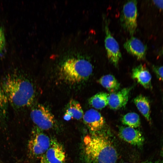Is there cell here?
<instances>
[{
  "instance_id": "obj_1",
  "label": "cell",
  "mask_w": 163,
  "mask_h": 163,
  "mask_svg": "<svg viewBox=\"0 0 163 163\" xmlns=\"http://www.w3.org/2000/svg\"><path fill=\"white\" fill-rule=\"evenodd\" d=\"M9 104L15 109L30 106L35 97L32 84L21 74L13 72L3 79L1 86Z\"/></svg>"
},
{
  "instance_id": "obj_2",
  "label": "cell",
  "mask_w": 163,
  "mask_h": 163,
  "mask_svg": "<svg viewBox=\"0 0 163 163\" xmlns=\"http://www.w3.org/2000/svg\"><path fill=\"white\" fill-rule=\"evenodd\" d=\"M85 154L93 163H116L118 157L116 150L106 136L94 133L87 135L84 139Z\"/></svg>"
},
{
  "instance_id": "obj_3",
  "label": "cell",
  "mask_w": 163,
  "mask_h": 163,
  "mask_svg": "<svg viewBox=\"0 0 163 163\" xmlns=\"http://www.w3.org/2000/svg\"><path fill=\"white\" fill-rule=\"evenodd\" d=\"M92 71V65L88 60L83 58H71L64 62L60 73L64 81L73 84L87 80Z\"/></svg>"
},
{
  "instance_id": "obj_4",
  "label": "cell",
  "mask_w": 163,
  "mask_h": 163,
  "mask_svg": "<svg viewBox=\"0 0 163 163\" xmlns=\"http://www.w3.org/2000/svg\"><path fill=\"white\" fill-rule=\"evenodd\" d=\"M51 139L44 133L37 129H34L29 140L27 148L31 158H41L50 146Z\"/></svg>"
},
{
  "instance_id": "obj_5",
  "label": "cell",
  "mask_w": 163,
  "mask_h": 163,
  "mask_svg": "<svg viewBox=\"0 0 163 163\" xmlns=\"http://www.w3.org/2000/svg\"><path fill=\"white\" fill-rule=\"evenodd\" d=\"M30 117L33 123L41 130L51 129L56 123L53 114L48 109L41 104H38L33 108Z\"/></svg>"
},
{
  "instance_id": "obj_6",
  "label": "cell",
  "mask_w": 163,
  "mask_h": 163,
  "mask_svg": "<svg viewBox=\"0 0 163 163\" xmlns=\"http://www.w3.org/2000/svg\"><path fill=\"white\" fill-rule=\"evenodd\" d=\"M136 1H128L123 5L121 22L123 28L130 35L135 33L137 27V9Z\"/></svg>"
},
{
  "instance_id": "obj_7",
  "label": "cell",
  "mask_w": 163,
  "mask_h": 163,
  "mask_svg": "<svg viewBox=\"0 0 163 163\" xmlns=\"http://www.w3.org/2000/svg\"><path fill=\"white\" fill-rule=\"evenodd\" d=\"M104 30L105 46L107 57L109 61L115 67H117L121 58V54L119 44L111 35L107 21H105Z\"/></svg>"
},
{
  "instance_id": "obj_8",
  "label": "cell",
  "mask_w": 163,
  "mask_h": 163,
  "mask_svg": "<svg viewBox=\"0 0 163 163\" xmlns=\"http://www.w3.org/2000/svg\"><path fill=\"white\" fill-rule=\"evenodd\" d=\"M83 118L85 123L93 133H95L101 130L105 123L104 119L101 113L94 109L87 111Z\"/></svg>"
},
{
  "instance_id": "obj_9",
  "label": "cell",
  "mask_w": 163,
  "mask_h": 163,
  "mask_svg": "<svg viewBox=\"0 0 163 163\" xmlns=\"http://www.w3.org/2000/svg\"><path fill=\"white\" fill-rule=\"evenodd\" d=\"M119 135L124 141L135 146L142 145L144 140V137L139 131L128 126L120 127Z\"/></svg>"
},
{
  "instance_id": "obj_10",
  "label": "cell",
  "mask_w": 163,
  "mask_h": 163,
  "mask_svg": "<svg viewBox=\"0 0 163 163\" xmlns=\"http://www.w3.org/2000/svg\"><path fill=\"white\" fill-rule=\"evenodd\" d=\"M50 163H65L66 155L62 146L55 139L51 140L50 147L45 154Z\"/></svg>"
},
{
  "instance_id": "obj_11",
  "label": "cell",
  "mask_w": 163,
  "mask_h": 163,
  "mask_svg": "<svg viewBox=\"0 0 163 163\" xmlns=\"http://www.w3.org/2000/svg\"><path fill=\"white\" fill-rule=\"evenodd\" d=\"M132 89L131 87L125 88L109 94L108 105L112 109L117 110L125 107Z\"/></svg>"
},
{
  "instance_id": "obj_12",
  "label": "cell",
  "mask_w": 163,
  "mask_h": 163,
  "mask_svg": "<svg viewBox=\"0 0 163 163\" xmlns=\"http://www.w3.org/2000/svg\"><path fill=\"white\" fill-rule=\"evenodd\" d=\"M123 46L128 53L135 57L137 59L141 60L145 58L146 47L138 39L131 37L124 43Z\"/></svg>"
},
{
  "instance_id": "obj_13",
  "label": "cell",
  "mask_w": 163,
  "mask_h": 163,
  "mask_svg": "<svg viewBox=\"0 0 163 163\" xmlns=\"http://www.w3.org/2000/svg\"><path fill=\"white\" fill-rule=\"evenodd\" d=\"M132 77L144 88L146 89L152 88L151 75L145 65L140 64L133 68Z\"/></svg>"
},
{
  "instance_id": "obj_14",
  "label": "cell",
  "mask_w": 163,
  "mask_h": 163,
  "mask_svg": "<svg viewBox=\"0 0 163 163\" xmlns=\"http://www.w3.org/2000/svg\"><path fill=\"white\" fill-rule=\"evenodd\" d=\"M84 115L83 111L80 104L74 99H71L68 103L64 116L65 120L68 121L71 119L79 120Z\"/></svg>"
},
{
  "instance_id": "obj_15",
  "label": "cell",
  "mask_w": 163,
  "mask_h": 163,
  "mask_svg": "<svg viewBox=\"0 0 163 163\" xmlns=\"http://www.w3.org/2000/svg\"><path fill=\"white\" fill-rule=\"evenodd\" d=\"M134 102L139 110L148 121L150 120V107L148 98L142 95L136 97L133 100Z\"/></svg>"
},
{
  "instance_id": "obj_16",
  "label": "cell",
  "mask_w": 163,
  "mask_h": 163,
  "mask_svg": "<svg viewBox=\"0 0 163 163\" xmlns=\"http://www.w3.org/2000/svg\"><path fill=\"white\" fill-rule=\"evenodd\" d=\"M98 82L111 93L117 91L120 87V83L112 75L102 76L98 80Z\"/></svg>"
},
{
  "instance_id": "obj_17",
  "label": "cell",
  "mask_w": 163,
  "mask_h": 163,
  "mask_svg": "<svg viewBox=\"0 0 163 163\" xmlns=\"http://www.w3.org/2000/svg\"><path fill=\"white\" fill-rule=\"evenodd\" d=\"M109 95L106 92L98 93L89 99V104L95 108L102 109L108 104Z\"/></svg>"
},
{
  "instance_id": "obj_18",
  "label": "cell",
  "mask_w": 163,
  "mask_h": 163,
  "mask_svg": "<svg viewBox=\"0 0 163 163\" xmlns=\"http://www.w3.org/2000/svg\"><path fill=\"white\" fill-rule=\"evenodd\" d=\"M121 121L123 124L134 128L139 127L140 125L139 115L134 112L129 113L125 114L122 118Z\"/></svg>"
},
{
  "instance_id": "obj_19",
  "label": "cell",
  "mask_w": 163,
  "mask_h": 163,
  "mask_svg": "<svg viewBox=\"0 0 163 163\" xmlns=\"http://www.w3.org/2000/svg\"><path fill=\"white\" fill-rule=\"evenodd\" d=\"M9 103L6 96L0 86V121L4 122L6 119Z\"/></svg>"
},
{
  "instance_id": "obj_20",
  "label": "cell",
  "mask_w": 163,
  "mask_h": 163,
  "mask_svg": "<svg viewBox=\"0 0 163 163\" xmlns=\"http://www.w3.org/2000/svg\"><path fill=\"white\" fill-rule=\"evenodd\" d=\"M153 70L157 78L159 80L163 81V66H155Z\"/></svg>"
},
{
  "instance_id": "obj_21",
  "label": "cell",
  "mask_w": 163,
  "mask_h": 163,
  "mask_svg": "<svg viewBox=\"0 0 163 163\" xmlns=\"http://www.w3.org/2000/svg\"><path fill=\"white\" fill-rule=\"evenodd\" d=\"M5 45V39L3 31L0 27V53L3 51Z\"/></svg>"
},
{
  "instance_id": "obj_22",
  "label": "cell",
  "mask_w": 163,
  "mask_h": 163,
  "mask_svg": "<svg viewBox=\"0 0 163 163\" xmlns=\"http://www.w3.org/2000/svg\"><path fill=\"white\" fill-rule=\"evenodd\" d=\"M153 2L155 5L163 10V0H153Z\"/></svg>"
},
{
  "instance_id": "obj_23",
  "label": "cell",
  "mask_w": 163,
  "mask_h": 163,
  "mask_svg": "<svg viewBox=\"0 0 163 163\" xmlns=\"http://www.w3.org/2000/svg\"><path fill=\"white\" fill-rule=\"evenodd\" d=\"M44 155L40 158V163H50L46 159Z\"/></svg>"
},
{
  "instance_id": "obj_24",
  "label": "cell",
  "mask_w": 163,
  "mask_h": 163,
  "mask_svg": "<svg viewBox=\"0 0 163 163\" xmlns=\"http://www.w3.org/2000/svg\"><path fill=\"white\" fill-rule=\"evenodd\" d=\"M161 155L162 156H163V146L162 149L161 151Z\"/></svg>"
},
{
  "instance_id": "obj_25",
  "label": "cell",
  "mask_w": 163,
  "mask_h": 163,
  "mask_svg": "<svg viewBox=\"0 0 163 163\" xmlns=\"http://www.w3.org/2000/svg\"><path fill=\"white\" fill-rule=\"evenodd\" d=\"M0 163H2V162L1 161H0Z\"/></svg>"
},
{
  "instance_id": "obj_26",
  "label": "cell",
  "mask_w": 163,
  "mask_h": 163,
  "mask_svg": "<svg viewBox=\"0 0 163 163\" xmlns=\"http://www.w3.org/2000/svg\"></svg>"
}]
</instances>
